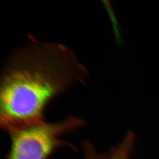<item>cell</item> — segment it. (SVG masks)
<instances>
[{
	"instance_id": "1",
	"label": "cell",
	"mask_w": 159,
	"mask_h": 159,
	"mask_svg": "<svg viewBox=\"0 0 159 159\" xmlns=\"http://www.w3.org/2000/svg\"><path fill=\"white\" fill-rule=\"evenodd\" d=\"M88 75L68 47L33 39L13 56L2 77V127L9 133L42 123L48 102L70 87L84 83Z\"/></svg>"
},
{
	"instance_id": "2",
	"label": "cell",
	"mask_w": 159,
	"mask_h": 159,
	"mask_svg": "<svg viewBox=\"0 0 159 159\" xmlns=\"http://www.w3.org/2000/svg\"><path fill=\"white\" fill-rule=\"evenodd\" d=\"M84 124L79 117L70 116L58 123L43 121L12 131L9 133L11 143L8 159H47L66 145L61 136Z\"/></svg>"
}]
</instances>
